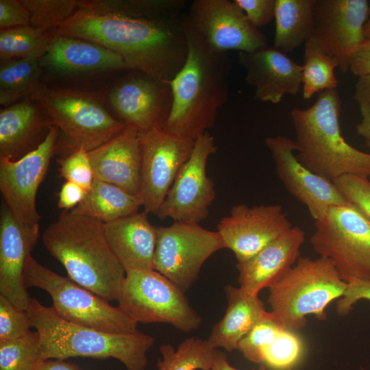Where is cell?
Listing matches in <instances>:
<instances>
[{
    "mask_svg": "<svg viewBox=\"0 0 370 370\" xmlns=\"http://www.w3.org/2000/svg\"><path fill=\"white\" fill-rule=\"evenodd\" d=\"M184 0H78L55 30L110 49L128 69L170 82L188 54Z\"/></svg>",
    "mask_w": 370,
    "mask_h": 370,
    "instance_id": "1",
    "label": "cell"
},
{
    "mask_svg": "<svg viewBox=\"0 0 370 370\" xmlns=\"http://www.w3.org/2000/svg\"><path fill=\"white\" fill-rule=\"evenodd\" d=\"M185 32L188 54L182 68L169 82L172 107L163 130L195 140L215 123L227 101L232 60L227 52L207 45L189 25Z\"/></svg>",
    "mask_w": 370,
    "mask_h": 370,
    "instance_id": "2",
    "label": "cell"
},
{
    "mask_svg": "<svg viewBox=\"0 0 370 370\" xmlns=\"http://www.w3.org/2000/svg\"><path fill=\"white\" fill-rule=\"evenodd\" d=\"M42 239L69 278L108 301L118 300L126 273L107 241L103 223L63 210Z\"/></svg>",
    "mask_w": 370,
    "mask_h": 370,
    "instance_id": "3",
    "label": "cell"
},
{
    "mask_svg": "<svg viewBox=\"0 0 370 370\" xmlns=\"http://www.w3.org/2000/svg\"><path fill=\"white\" fill-rule=\"evenodd\" d=\"M26 312L40 335V362L73 357L112 358L127 370L147 367V352L155 343L148 334L139 331L114 334L77 325L62 319L50 307L32 297Z\"/></svg>",
    "mask_w": 370,
    "mask_h": 370,
    "instance_id": "4",
    "label": "cell"
},
{
    "mask_svg": "<svg viewBox=\"0 0 370 370\" xmlns=\"http://www.w3.org/2000/svg\"><path fill=\"white\" fill-rule=\"evenodd\" d=\"M341 101L337 89L319 93L306 109L293 108L297 158L314 173L334 182L347 175L370 177V153L360 151L343 138Z\"/></svg>",
    "mask_w": 370,
    "mask_h": 370,
    "instance_id": "5",
    "label": "cell"
},
{
    "mask_svg": "<svg viewBox=\"0 0 370 370\" xmlns=\"http://www.w3.org/2000/svg\"><path fill=\"white\" fill-rule=\"evenodd\" d=\"M347 286L330 260L300 256L269 288L271 317L282 329L297 332L306 326L308 315L325 319L326 308L343 295Z\"/></svg>",
    "mask_w": 370,
    "mask_h": 370,
    "instance_id": "6",
    "label": "cell"
},
{
    "mask_svg": "<svg viewBox=\"0 0 370 370\" xmlns=\"http://www.w3.org/2000/svg\"><path fill=\"white\" fill-rule=\"evenodd\" d=\"M23 281L25 287L40 288L52 299L51 310L62 319L114 334L136 332L138 323L119 306L61 276L39 263L30 254L26 261Z\"/></svg>",
    "mask_w": 370,
    "mask_h": 370,
    "instance_id": "7",
    "label": "cell"
},
{
    "mask_svg": "<svg viewBox=\"0 0 370 370\" xmlns=\"http://www.w3.org/2000/svg\"><path fill=\"white\" fill-rule=\"evenodd\" d=\"M47 112L67 139L63 147L88 152L121 132L126 125L114 118L101 100L91 92L64 88H47L42 84L29 95ZM66 154V155H67Z\"/></svg>",
    "mask_w": 370,
    "mask_h": 370,
    "instance_id": "8",
    "label": "cell"
},
{
    "mask_svg": "<svg viewBox=\"0 0 370 370\" xmlns=\"http://www.w3.org/2000/svg\"><path fill=\"white\" fill-rule=\"evenodd\" d=\"M310 244L347 283L370 280V221L350 202L332 207L314 223Z\"/></svg>",
    "mask_w": 370,
    "mask_h": 370,
    "instance_id": "9",
    "label": "cell"
},
{
    "mask_svg": "<svg viewBox=\"0 0 370 370\" xmlns=\"http://www.w3.org/2000/svg\"><path fill=\"white\" fill-rule=\"evenodd\" d=\"M179 287L154 269L134 270L126 273L119 306L138 323L171 324L189 332L201 323Z\"/></svg>",
    "mask_w": 370,
    "mask_h": 370,
    "instance_id": "10",
    "label": "cell"
},
{
    "mask_svg": "<svg viewBox=\"0 0 370 370\" xmlns=\"http://www.w3.org/2000/svg\"><path fill=\"white\" fill-rule=\"evenodd\" d=\"M156 232L153 269L184 292L197 280L204 263L225 248L217 231L197 223L173 222L156 227Z\"/></svg>",
    "mask_w": 370,
    "mask_h": 370,
    "instance_id": "11",
    "label": "cell"
},
{
    "mask_svg": "<svg viewBox=\"0 0 370 370\" xmlns=\"http://www.w3.org/2000/svg\"><path fill=\"white\" fill-rule=\"evenodd\" d=\"M140 150L139 197L144 211L154 214L189 159L195 140L154 128L138 133Z\"/></svg>",
    "mask_w": 370,
    "mask_h": 370,
    "instance_id": "12",
    "label": "cell"
},
{
    "mask_svg": "<svg viewBox=\"0 0 370 370\" xmlns=\"http://www.w3.org/2000/svg\"><path fill=\"white\" fill-rule=\"evenodd\" d=\"M216 152L214 139L208 132L195 140L189 159L154 214L160 219L197 224L208 217L216 193L206 165Z\"/></svg>",
    "mask_w": 370,
    "mask_h": 370,
    "instance_id": "13",
    "label": "cell"
},
{
    "mask_svg": "<svg viewBox=\"0 0 370 370\" xmlns=\"http://www.w3.org/2000/svg\"><path fill=\"white\" fill-rule=\"evenodd\" d=\"M186 14L190 27L214 50L254 52L268 47L266 36L234 1L193 0Z\"/></svg>",
    "mask_w": 370,
    "mask_h": 370,
    "instance_id": "14",
    "label": "cell"
},
{
    "mask_svg": "<svg viewBox=\"0 0 370 370\" xmlns=\"http://www.w3.org/2000/svg\"><path fill=\"white\" fill-rule=\"evenodd\" d=\"M59 134V129L53 125L45 141L33 151L16 161L0 158V191L3 203L23 225L39 226L37 192L56 150Z\"/></svg>",
    "mask_w": 370,
    "mask_h": 370,
    "instance_id": "15",
    "label": "cell"
},
{
    "mask_svg": "<svg viewBox=\"0 0 370 370\" xmlns=\"http://www.w3.org/2000/svg\"><path fill=\"white\" fill-rule=\"evenodd\" d=\"M370 16L367 0H315L314 38L335 58L343 73L366 38L364 27Z\"/></svg>",
    "mask_w": 370,
    "mask_h": 370,
    "instance_id": "16",
    "label": "cell"
},
{
    "mask_svg": "<svg viewBox=\"0 0 370 370\" xmlns=\"http://www.w3.org/2000/svg\"><path fill=\"white\" fill-rule=\"evenodd\" d=\"M264 143L275 162L276 173L288 192L308 208L314 221L330 208L348 202L330 181L310 170L297 158L295 140L284 136H269Z\"/></svg>",
    "mask_w": 370,
    "mask_h": 370,
    "instance_id": "17",
    "label": "cell"
},
{
    "mask_svg": "<svg viewBox=\"0 0 370 370\" xmlns=\"http://www.w3.org/2000/svg\"><path fill=\"white\" fill-rule=\"evenodd\" d=\"M292 225L279 204L233 206L228 216L217 224L225 248L235 255L237 262L251 258L288 231Z\"/></svg>",
    "mask_w": 370,
    "mask_h": 370,
    "instance_id": "18",
    "label": "cell"
},
{
    "mask_svg": "<svg viewBox=\"0 0 370 370\" xmlns=\"http://www.w3.org/2000/svg\"><path fill=\"white\" fill-rule=\"evenodd\" d=\"M108 101L121 121L140 133L164 128L173 97L169 82L139 71L116 84L109 92Z\"/></svg>",
    "mask_w": 370,
    "mask_h": 370,
    "instance_id": "19",
    "label": "cell"
},
{
    "mask_svg": "<svg viewBox=\"0 0 370 370\" xmlns=\"http://www.w3.org/2000/svg\"><path fill=\"white\" fill-rule=\"evenodd\" d=\"M40 236L39 226L18 223L4 203L0 212V295L26 310L30 297L24 284L25 263Z\"/></svg>",
    "mask_w": 370,
    "mask_h": 370,
    "instance_id": "20",
    "label": "cell"
},
{
    "mask_svg": "<svg viewBox=\"0 0 370 370\" xmlns=\"http://www.w3.org/2000/svg\"><path fill=\"white\" fill-rule=\"evenodd\" d=\"M238 60L246 71L245 83L255 89V99L278 103L286 95L296 96L301 88L302 66L273 47L240 51Z\"/></svg>",
    "mask_w": 370,
    "mask_h": 370,
    "instance_id": "21",
    "label": "cell"
},
{
    "mask_svg": "<svg viewBox=\"0 0 370 370\" xmlns=\"http://www.w3.org/2000/svg\"><path fill=\"white\" fill-rule=\"evenodd\" d=\"M304 241V231L299 226H292L251 258L237 262L239 287L256 295L261 290L269 288L295 264Z\"/></svg>",
    "mask_w": 370,
    "mask_h": 370,
    "instance_id": "22",
    "label": "cell"
},
{
    "mask_svg": "<svg viewBox=\"0 0 370 370\" xmlns=\"http://www.w3.org/2000/svg\"><path fill=\"white\" fill-rule=\"evenodd\" d=\"M138 131L130 125L88 152L94 179L139 195L140 150Z\"/></svg>",
    "mask_w": 370,
    "mask_h": 370,
    "instance_id": "23",
    "label": "cell"
},
{
    "mask_svg": "<svg viewBox=\"0 0 370 370\" xmlns=\"http://www.w3.org/2000/svg\"><path fill=\"white\" fill-rule=\"evenodd\" d=\"M53 123L36 101L27 99L0 110V158L16 161L37 149Z\"/></svg>",
    "mask_w": 370,
    "mask_h": 370,
    "instance_id": "24",
    "label": "cell"
},
{
    "mask_svg": "<svg viewBox=\"0 0 370 370\" xmlns=\"http://www.w3.org/2000/svg\"><path fill=\"white\" fill-rule=\"evenodd\" d=\"M147 214L138 212L103 223L107 241L125 273L153 269L157 232Z\"/></svg>",
    "mask_w": 370,
    "mask_h": 370,
    "instance_id": "25",
    "label": "cell"
},
{
    "mask_svg": "<svg viewBox=\"0 0 370 370\" xmlns=\"http://www.w3.org/2000/svg\"><path fill=\"white\" fill-rule=\"evenodd\" d=\"M62 73L128 69L122 57L98 44L55 33L40 64Z\"/></svg>",
    "mask_w": 370,
    "mask_h": 370,
    "instance_id": "26",
    "label": "cell"
},
{
    "mask_svg": "<svg viewBox=\"0 0 370 370\" xmlns=\"http://www.w3.org/2000/svg\"><path fill=\"white\" fill-rule=\"evenodd\" d=\"M227 306L224 316L212 328L208 341L214 348L232 352L239 342L269 315L258 295L246 293L240 287L225 286Z\"/></svg>",
    "mask_w": 370,
    "mask_h": 370,
    "instance_id": "27",
    "label": "cell"
},
{
    "mask_svg": "<svg viewBox=\"0 0 370 370\" xmlns=\"http://www.w3.org/2000/svg\"><path fill=\"white\" fill-rule=\"evenodd\" d=\"M315 0H275L273 47L292 53L313 36Z\"/></svg>",
    "mask_w": 370,
    "mask_h": 370,
    "instance_id": "28",
    "label": "cell"
},
{
    "mask_svg": "<svg viewBox=\"0 0 370 370\" xmlns=\"http://www.w3.org/2000/svg\"><path fill=\"white\" fill-rule=\"evenodd\" d=\"M141 206L139 196L94 179L85 198L71 212L105 223L138 212Z\"/></svg>",
    "mask_w": 370,
    "mask_h": 370,
    "instance_id": "29",
    "label": "cell"
},
{
    "mask_svg": "<svg viewBox=\"0 0 370 370\" xmlns=\"http://www.w3.org/2000/svg\"><path fill=\"white\" fill-rule=\"evenodd\" d=\"M40 59L29 57L1 61L0 103L11 106L41 85Z\"/></svg>",
    "mask_w": 370,
    "mask_h": 370,
    "instance_id": "30",
    "label": "cell"
},
{
    "mask_svg": "<svg viewBox=\"0 0 370 370\" xmlns=\"http://www.w3.org/2000/svg\"><path fill=\"white\" fill-rule=\"evenodd\" d=\"M301 66V88L304 99H309L316 93L337 89L338 82L334 71L338 68V62L313 37L304 45Z\"/></svg>",
    "mask_w": 370,
    "mask_h": 370,
    "instance_id": "31",
    "label": "cell"
},
{
    "mask_svg": "<svg viewBox=\"0 0 370 370\" xmlns=\"http://www.w3.org/2000/svg\"><path fill=\"white\" fill-rule=\"evenodd\" d=\"M215 350L208 340L195 337L184 339L177 349L162 344L158 370H212Z\"/></svg>",
    "mask_w": 370,
    "mask_h": 370,
    "instance_id": "32",
    "label": "cell"
},
{
    "mask_svg": "<svg viewBox=\"0 0 370 370\" xmlns=\"http://www.w3.org/2000/svg\"><path fill=\"white\" fill-rule=\"evenodd\" d=\"M55 34L31 25L0 30L1 61L38 57L42 58Z\"/></svg>",
    "mask_w": 370,
    "mask_h": 370,
    "instance_id": "33",
    "label": "cell"
},
{
    "mask_svg": "<svg viewBox=\"0 0 370 370\" xmlns=\"http://www.w3.org/2000/svg\"><path fill=\"white\" fill-rule=\"evenodd\" d=\"M40 335L30 330L14 340L0 343V370H34L40 362Z\"/></svg>",
    "mask_w": 370,
    "mask_h": 370,
    "instance_id": "34",
    "label": "cell"
},
{
    "mask_svg": "<svg viewBox=\"0 0 370 370\" xmlns=\"http://www.w3.org/2000/svg\"><path fill=\"white\" fill-rule=\"evenodd\" d=\"M305 350L295 331L281 329L275 340L263 352V364L274 370H291L301 360Z\"/></svg>",
    "mask_w": 370,
    "mask_h": 370,
    "instance_id": "35",
    "label": "cell"
},
{
    "mask_svg": "<svg viewBox=\"0 0 370 370\" xmlns=\"http://www.w3.org/2000/svg\"><path fill=\"white\" fill-rule=\"evenodd\" d=\"M30 14L29 25L55 31L77 9L78 0H21Z\"/></svg>",
    "mask_w": 370,
    "mask_h": 370,
    "instance_id": "36",
    "label": "cell"
},
{
    "mask_svg": "<svg viewBox=\"0 0 370 370\" xmlns=\"http://www.w3.org/2000/svg\"><path fill=\"white\" fill-rule=\"evenodd\" d=\"M281 329L269 312V315L239 342L236 350L249 362L262 365L264 349L275 340Z\"/></svg>",
    "mask_w": 370,
    "mask_h": 370,
    "instance_id": "37",
    "label": "cell"
},
{
    "mask_svg": "<svg viewBox=\"0 0 370 370\" xmlns=\"http://www.w3.org/2000/svg\"><path fill=\"white\" fill-rule=\"evenodd\" d=\"M59 172L66 181L74 182L85 188H90L94 175L88 151L83 148L73 151L57 160Z\"/></svg>",
    "mask_w": 370,
    "mask_h": 370,
    "instance_id": "38",
    "label": "cell"
},
{
    "mask_svg": "<svg viewBox=\"0 0 370 370\" xmlns=\"http://www.w3.org/2000/svg\"><path fill=\"white\" fill-rule=\"evenodd\" d=\"M32 328L26 310L16 308L0 295V343L20 338Z\"/></svg>",
    "mask_w": 370,
    "mask_h": 370,
    "instance_id": "39",
    "label": "cell"
},
{
    "mask_svg": "<svg viewBox=\"0 0 370 370\" xmlns=\"http://www.w3.org/2000/svg\"><path fill=\"white\" fill-rule=\"evenodd\" d=\"M334 183L346 199L356 206L370 221V180L354 175L342 176Z\"/></svg>",
    "mask_w": 370,
    "mask_h": 370,
    "instance_id": "40",
    "label": "cell"
},
{
    "mask_svg": "<svg viewBox=\"0 0 370 370\" xmlns=\"http://www.w3.org/2000/svg\"><path fill=\"white\" fill-rule=\"evenodd\" d=\"M248 20L260 28L274 18L275 0H234Z\"/></svg>",
    "mask_w": 370,
    "mask_h": 370,
    "instance_id": "41",
    "label": "cell"
},
{
    "mask_svg": "<svg viewBox=\"0 0 370 370\" xmlns=\"http://www.w3.org/2000/svg\"><path fill=\"white\" fill-rule=\"evenodd\" d=\"M30 14L21 0H0V29L29 25Z\"/></svg>",
    "mask_w": 370,
    "mask_h": 370,
    "instance_id": "42",
    "label": "cell"
},
{
    "mask_svg": "<svg viewBox=\"0 0 370 370\" xmlns=\"http://www.w3.org/2000/svg\"><path fill=\"white\" fill-rule=\"evenodd\" d=\"M370 301V280H357L347 283L343 295L336 302V312L346 316L358 301Z\"/></svg>",
    "mask_w": 370,
    "mask_h": 370,
    "instance_id": "43",
    "label": "cell"
},
{
    "mask_svg": "<svg viewBox=\"0 0 370 370\" xmlns=\"http://www.w3.org/2000/svg\"><path fill=\"white\" fill-rule=\"evenodd\" d=\"M87 190L79 185L66 181L58 193V207L63 210H73L85 198Z\"/></svg>",
    "mask_w": 370,
    "mask_h": 370,
    "instance_id": "44",
    "label": "cell"
},
{
    "mask_svg": "<svg viewBox=\"0 0 370 370\" xmlns=\"http://www.w3.org/2000/svg\"><path fill=\"white\" fill-rule=\"evenodd\" d=\"M358 77L370 74V39H367L353 56L349 71Z\"/></svg>",
    "mask_w": 370,
    "mask_h": 370,
    "instance_id": "45",
    "label": "cell"
},
{
    "mask_svg": "<svg viewBox=\"0 0 370 370\" xmlns=\"http://www.w3.org/2000/svg\"><path fill=\"white\" fill-rule=\"evenodd\" d=\"M354 99L358 105H370V74L358 77L354 88Z\"/></svg>",
    "mask_w": 370,
    "mask_h": 370,
    "instance_id": "46",
    "label": "cell"
},
{
    "mask_svg": "<svg viewBox=\"0 0 370 370\" xmlns=\"http://www.w3.org/2000/svg\"><path fill=\"white\" fill-rule=\"evenodd\" d=\"M361 119L357 124V133L365 140H370V105L359 104Z\"/></svg>",
    "mask_w": 370,
    "mask_h": 370,
    "instance_id": "47",
    "label": "cell"
},
{
    "mask_svg": "<svg viewBox=\"0 0 370 370\" xmlns=\"http://www.w3.org/2000/svg\"><path fill=\"white\" fill-rule=\"evenodd\" d=\"M34 370H81L77 365L62 360H47L38 363Z\"/></svg>",
    "mask_w": 370,
    "mask_h": 370,
    "instance_id": "48",
    "label": "cell"
},
{
    "mask_svg": "<svg viewBox=\"0 0 370 370\" xmlns=\"http://www.w3.org/2000/svg\"><path fill=\"white\" fill-rule=\"evenodd\" d=\"M212 370H239L232 366L227 359V354L220 350H215ZM251 370H256L252 369ZM258 370H267L264 365H260Z\"/></svg>",
    "mask_w": 370,
    "mask_h": 370,
    "instance_id": "49",
    "label": "cell"
},
{
    "mask_svg": "<svg viewBox=\"0 0 370 370\" xmlns=\"http://www.w3.org/2000/svg\"><path fill=\"white\" fill-rule=\"evenodd\" d=\"M364 34H365L366 40L370 39V16L365 25Z\"/></svg>",
    "mask_w": 370,
    "mask_h": 370,
    "instance_id": "50",
    "label": "cell"
},
{
    "mask_svg": "<svg viewBox=\"0 0 370 370\" xmlns=\"http://www.w3.org/2000/svg\"><path fill=\"white\" fill-rule=\"evenodd\" d=\"M365 144L367 147L370 149V140H365Z\"/></svg>",
    "mask_w": 370,
    "mask_h": 370,
    "instance_id": "51",
    "label": "cell"
},
{
    "mask_svg": "<svg viewBox=\"0 0 370 370\" xmlns=\"http://www.w3.org/2000/svg\"><path fill=\"white\" fill-rule=\"evenodd\" d=\"M360 370H369V369H365V368H361Z\"/></svg>",
    "mask_w": 370,
    "mask_h": 370,
    "instance_id": "52",
    "label": "cell"
}]
</instances>
